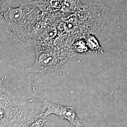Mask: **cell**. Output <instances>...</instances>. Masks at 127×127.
Segmentation results:
<instances>
[{"instance_id": "9", "label": "cell", "mask_w": 127, "mask_h": 127, "mask_svg": "<svg viewBox=\"0 0 127 127\" xmlns=\"http://www.w3.org/2000/svg\"><path fill=\"white\" fill-rule=\"evenodd\" d=\"M83 38L86 41L90 52H93L96 54L104 53V50L95 35L88 34Z\"/></svg>"}, {"instance_id": "1", "label": "cell", "mask_w": 127, "mask_h": 127, "mask_svg": "<svg viewBox=\"0 0 127 127\" xmlns=\"http://www.w3.org/2000/svg\"><path fill=\"white\" fill-rule=\"evenodd\" d=\"M105 9L104 4L89 2L75 13L62 19L57 27L59 41L72 47L74 41L88 34L98 36L104 24Z\"/></svg>"}, {"instance_id": "4", "label": "cell", "mask_w": 127, "mask_h": 127, "mask_svg": "<svg viewBox=\"0 0 127 127\" xmlns=\"http://www.w3.org/2000/svg\"><path fill=\"white\" fill-rule=\"evenodd\" d=\"M26 108L4 93L0 96V127H19L27 112Z\"/></svg>"}, {"instance_id": "2", "label": "cell", "mask_w": 127, "mask_h": 127, "mask_svg": "<svg viewBox=\"0 0 127 127\" xmlns=\"http://www.w3.org/2000/svg\"><path fill=\"white\" fill-rule=\"evenodd\" d=\"M33 47L35 60L31 66L25 68V74L54 72L76 55L72 48L59 47L55 44L39 45Z\"/></svg>"}, {"instance_id": "8", "label": "cell", "mask_w": 127, "mask_h": 127, "mask_svg": "<svg viewBox=\"0 0 127 127\" xmlns=\"http://www.w3.org/2000/svg\"><path fill=\"white\" fill-rule=\"evenodd\" d=\"M33 2L43 13L57 12L61 5V0H35Z\"/></svg>"}, {"instance_id": "6", "label": "cell", "mask_w": 127, "mask_h": 127, "mask_svg": "<svg viewBox=\"0 0 127 127\" xmlns=\"http://www.w3.org/2000/svg\"><path fill=\"white\" fill-rule=\"evenodd\" d=\"M19 127H55L53 121L42 115V112L27 109L25 116Z\"/></svg>"}, {"instance_id": "10", "label": "cell", "mask_w": 127, "mask_h": 127, "mask_svg": "<svg viewBox=\"0 0 127 127\" xmlns=\"http://www.w3.org/2000/svg\"><path fill=\"white\" fill-rule=\"evenodd\" d=\"M72 49L75 52L85 54L90 52L86 42L83 38L74 41L72 46Z\"/></svg>"}, {"instance_id": "7", "label": "cell", "mask_w": 127, "mask_h": 127, "mask_svg": "<svg viewBox=\"0 0 127 127\" xmlns=\"http://www.w3.org/2000/svg\"><path fill=\"white\" fill-rule=\"evenodd\" d=\"M83 6L80 0H61V8L56 13L63 19L76 12Z\"/></svg>"}, {"instance_id": "11", "label": "cell", "mask_w": 127, "mask_h": 127, "mask_svg": "<svg viewBox=\"0 0 127 127\" xmlns=\"http://www.w3.org/2000/svg\"><path fill=\"white\" fill-rule=\"evenodd\" d=\"M5 79V76L0 75V96L3 94L4 92L5 87L4 83Z\"/></svg>"}, {"instance_id": "12", "label": "cell", "mask_w": 127, "mask_h": 127, "mask_svg": "<svg viewBox=\"0 0 127 127\" xmlns=\"http://www.w3.org/2000/svg\"><path fill=\"white\" fill-rule=\"evenodd\" d=\"M2 1H3V0H0V6H1V4L2 2Z\"/></svg>"}, {"instance_id": "3", "label": "cell", "mask_w": 127, "mask_h": 127, "mask_svg": "<svg viewBox=\"0 0 127 127\" xmlns=\"http://www.w3.org/2000/svg\"><path fill=\"white\" fill-rule=\"evenodd\" d=\"M33 2L19 7H9L7 11L0 14L1 22L10 36L18 41L32 22L41 14Z\"/></svg>"}, {"instance_id": "5", "label": "cell", "mask_w": 127, "mask_h": 127, "mask_svg": "<svg viewBox=\"0 0 127 127\" xmlns=\"http://www.w3.org/2000/svg\"><path fill=\"white\" fill-rule=\"evenodd\" d=\"M51 114L56 115L62 120H67L74 127L84 126L72 107L55 104L45 100L43 103L42 115L44 117H47Z\"/></svg>"}]
</instances>
